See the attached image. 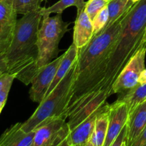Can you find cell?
<instances>
[{
  "mask_svg": "<svg viewBox=\"0 0 146 146\" xmlns=\"http://www.w3.org/2000/svg\"><path fill=\"white\" fill-rule=\"evenodd\" d=\"M35 130L25 132L21 123H17L7 128L0 136V146H33Z\"/></svg>",
  "mask_w": 146,
  "mask_h": 146,
  "instance_id": "obj_15",
  "label": "cell"
},
{
  "mask_svg": "<svg viewBox=\"0 0 146 146\" xmlns=\"http://www.w3.org/2000/svg\"><path fill=\"white\" fill-rule=\"evenodd\" d=\"M78 52V48L74 44H72L70 46L69 48L67 49V51L63 54V58L61 59V62H60L58 68H57L56 74L55 77H54V81H53L52 84L50 86L49 88H48V91H47L46 94L45 96V98L51 94V92L54 90V88L58 85V83L64 78V76L66 75L67 73L69 71V70L72 67L73 64H74L76 60L77 59Z\"/></svg>",
  "mask_w": 146,
  "mask_h": 146,
  "instance_id": "obj_17",
  "label": "cell"
},
{
  "mask_svg": "<svg viewBox=\"0 0 146 146\" xmlns=\"http://www.w3.org/2000/svg\"><path fill=\"white\" fill-rule=\"evenodd\" d=\"M62 14H56L54 17L42 18L41 27L38 31V58L37 67L46 65L58 56L59 42L68 31L70 23L65 22L62 19Z\"/></svg>",
  "mask_w": 146,
  "mask_h": 146,
  "instance_id": "obj_5",
  "label": "cell"
},
{
  "mask_svg": "<svg viewBox=\"0 0 146 146\" xmlns=\"http://www.w3.org/2000/svg\"><path fill=\"white\" fill-rule=\"evenodd\" d=\"M131 1H133L134 3H135V2H137V1H140V0H131Z\"/></svg>",
  "mask_w": 146,
  "mask_h": 146,
  "instance_id": "obj_31",
  "label": "cell"
},
{
  "mask_svg": "<svg viewBox=\"0 0 146 146\" xmlns=\"http://www.w3.org/2000/svg\"><path fill=\"white\" fill-rule=\"evenodd\" d=\"M12 6L17 14H24L41 9V0H5Z\"/></svg>",
  "mask_w": 146,
  "mask_h": 146,
  "instance_id": "obj_21",
  "label": "cell"
},
{
  "mask_svg": "<svg viewBox=\"0 0 146 146\" xmlns=\"http://www.w3.org/2000/svg\"><path fill=\"white\" fill-rule=\"evenodd\" d=\"M66 118L57 116L41 124L35 129L33 146H66L71 130Z\"/></svg>",
  "mask_w": 146,
  "mask_h": 146,
  "instance_id": "obj_8",
  "label": "cell"
},
{
  "mask_svg": "<svg viewBox=\"0 0 146 146\" xmlns=\"http://www.w3.org/2000/svg\"><path fill=\"white\" fill-rule=\"evenodd\" d=\"M146 84V68L142 71L138 79V86Z\"/></svg>",
  "mask_w": 146,
  "mask_h": 146,
  "instance_id": "obj_29",
  "label": "cell"
},
{
  "mask_svg": "<svg viewBox=\"0 0 146 146\" xmlns=\"http://www.w3.org/2000/svg\"><path fill=\"white\" fill-rule=\"evenodd\" d=\"M5 73H8V66H7L5 53H4V54H0V76Z\"/></svg>",
  "mask_w": 146,
  "mask_h": 146,
  "instance_id": "obj_27",
  "label": "cell"
},
{
  "mask_svg": "<svg viewBox=\"0 0 146 146\" xmlns=\"http://www.w3.org/2000/svg\"><path fill=\"white\" fill-rule=\"evenodd\" d=\"M108 17H109V15H108V10L107 7L103 9L94 17L92 21L93 27H94V36L98 35L105 29L108 21Z\"/></svg>",
  "mask_w": 146,
  "mask_h": 146,
  "instance_id": "obj_22",
  "label": "cell"
},
{
  "mask_svg": "<svg viewBox=\"0 0 146 146\" xmlns=\"http://www.w3.org/2000/svg\"><path fill=\"white\" fill-rule=\"evenodd\" d=\"M42 19L40 9L23 15L17 20L12 41L5 52L8 73L28 86L38 72V31Z\"/></svg>",
  "mask_w": 146,
  "mask_h": 146,
  "instance_id": "obj_2",
  "label": "cell"
},
{
  "mask_svg": "<svg viewBox=\"0 0 146 146\" xmlns=\"http://www.w3.org/2000/svg\"><path fill=\"white\" fill-rule=\"evenodd\" d=\"M111 95V91L108 89L93 90L70 106L66 112V115L68 118L67 123L70 130L75 128L99 108Z\"/></svg>",
  "mask_w": 146,
  "mask_h": 146,
  "instance_id": "obj_6",
  "label": "cell"
},
{
  "mask_svg": "<svg viewBox=\"0 0 146 146\" xmlns=\"http://www.w3.org/2000/svg\"><path fill=\"white\" fill-rule=\"evenodd\" d=\"M86 1L84 0H59L53 4L51 7L46 8L41 7L40 13L42 15V18L49 17L53 13L55 14H62L63 11L68 7L74 6L77 8V11L84 9L86 5Z\"/></svg>",
  "mask_w": 146,
  "mask_h": 146,
  "instance_id": "obj_19",
  "label": "cell"
},
{
  "mask_svg": "<svg viewBox=\"0 0 146 146\" xmlns=\"http://www.w3.org/2000/svg\"><path fill=\"white\" fill-rule=\"evenodd\" d=\"M63 58V55L57 57L46 65L39 68L31 81V87L29 92V98L33 102L40 103L45 96L54 79L57 68Z\"/></svg>",
  "mask_w": 146,
  "mask_h": 146,
  "instance_id": "obj_9",
  "label": "cell"
},
{
  "mask_svg": "<svg viewBox=\"0 0 146 146\" xmlns=\"http://www.w3.org/2000/svg\"><path fill=\"white\" fill-rule=\"evenodd\" d=\"M11 86L7 87L0 92V114H1V112L2 111L3 108H4V106L7 103V100L8 98L9 93L11 89Z\"/></svg>",
  "mask_w": 146,
  "mask_h": 146,
  "instance_id": "obj_26",
  "label": "cell"
},
{
  "mask_svg": "<svg viewBox=\"0 0 146 146\" xmlns=\"http://www.w3.org/2000/svg\"><path fill=\"white\" fill-rule=\"evenodd\" d=\"M146 143V126L139 138L136 140L133 146H145Z\"/></svg>",
  "mask_w": 146,
  "mask_h": 146,
  "instance_id": "obj_28",
  "label": "cell"
},
{
  "mask_svg": "<svg viewBox=\"0 0 146 146\" xmlns=\"http://www.w3.org/2000/svg\"><path fill=\"white\" fill-rule=\"evenodd\" d=\"M0 1H2V0H0Z\"/></svg>",
  "mask_w": 146,
  "mask_h": 146,
  "instance_id": "obj_35",
  "label": "cell"
},
{
  "mask_svg": "<svg viewBox=\"0 0 146 146\" xmlns=\"http://www.w3.org/2000/svg\"><path fill=\"white\" fill-rule=\"evenodd\" d=\"M76 62L75 61L66 75L51 94L40 103L31 117L24 123H21V128L25 132L34 131L44 121L54 117L63 116L67 118L66 111L72 97L73 86L76 79Z\"/></svg>",
  "mask_w": 146,
  "mask_h": 146,
  "instance_id": "obj_4",
  "label": "cell"
},
{
  "mask_svg": "<svg viewBox=\"0 0 146 146\" xmlns=\"http://www.w3.org/2000/svg\"><path fill=\"white\" fill-rule=\"evenodd\" d=\"M15 74L5 73L0 76V92L9 86H11L14 80L16 78Z\"/></svg>",
  "mask_w": 146,
  "mask_h": 146,
  "instance_id": "obj_25",
  "label": "cell"
},
{
  "mask_svg": "<svg viewBox=\"0 0 146 146\" xmlns=\"http://www.w3.org/2000/svg\"><path fill=\"white\" fill-rule=\"evenodd\" d=\"M146 28V0L134 4L127 13L123 26L110 56L106 75L94 90H112L113 84L128 61L141 47Z\"/></svg>",
  "mask_w": 146,
  "mask_h": 146,
  "instance_id": "obj_3",
  "label": "cell"
},
{
  "mask_svg": "<svg viewBox=\"0 0 146 146\" xmlns=\"http://www.w3.org/2000/svg\"><path fill=\"white\" fill-rule=\"evenodd\" d=\"M129 118V109L124 101L117 100L109 106L108 128L104 146H111L117 135L124 128Z\"/></svg>",
  "mask_w": 146,
  "mask_h": 146,
  "instance_id": "obj_11",
  "label": "cell"
},
{
  "mask_svg": "<svg viewBox=\"0 0 146 146\" xmlns=\"http://www.w3.org/2000/svg\"><path fill=\"white\" fill-rule=\"evenodd\" d=\"M146 45L141 46L114 81L111 90L113 94H125L138 86V79L145 68Z\"/></svg>",
  "mask_w": 146,
  "mask_h": 146,
  "instance_id": "obj_7",
  "label": "cell"
},
{
  "mask_svg": "<svg viewBox=\"0 0 146 146\" xmlns=\"http://www.w3.org/2000/svg\"><path fill=\"white\" fill-rule=\"evenodd\" d=\"M146 99V84L138 86L125 94L121 95L118 101H124L127 104L129 113L138 105Z\"/></svg>",
  "mask_w": 146,
  "mask_h": 146,
  "instance_id": "obj_20",
  "label": "cell"
},
{
  "mask_svg": "<svg viewBox=\"0 0 146 146\" xmlns=\"http://www.w3.org/2000/svg\"><path fill=\"white\" fill-rule=\"evenodd\" d=\"M46 1V0H41V1Z\"/></svg>",
  "mask_w": 146,
  "mask_h": 146,
  "instance_id": "obj_32",
  "label": "cell"
},
{
  "mask_svg": "<svg viewBox=\"0 0 146 146\" xmlns=\"http://www.w3.org/2000/svg\"><path fill=\"white\" fill-rule=\"evenodd\" d=\"M128 12L102 32L94 36L86 45L78 48L76 61V79L73 86L72 97L67 109L86 94L95 89L103 81L110 56L118 40Z\"/></svg>",
  "mask_w": 146,
  "mask_h": 146,
  "instance_id": "obj_1",
  "label": "cell"
},
{
  "mask_svg": "<svg viewBox=\"0 0 146 146\" xmlns=\"http://www.w3.org/2000/svg\"><path fill=\"white\" fill-rule=\"evenodd\" d=\"M107 1H111V0H107Z\"/></svg>",
  "mask_w": 146,
  "mask_h": 146,
  "instance_id": "obj_33",
  "label": "cell"
},
{
  "mask_svg": "<svg viewBox=\"0 0 146 146\" xmlns=\"http://www.w3.org/2000/svg\"><path fill=\"white\" fill-rule=\"evenodd\" d=\"M146 126V99L138 104L129 113L127 129V146H133Z\"/></svg>",
  "mask_w": 146,
  "mask_h": 146,
  "instance_id": "obj_13",
  "label": "cell"
},
{
  "mask_svg": "<svg viewBox=\"0 0 146 146\" xmlns=\"http://www.w3.org/2000/svg\"><path fill=\"white\" fill-rule=\"evenodd\" d=\"M108 1L107 0H88L86 3L84 11L86 12L91 21L97 15L98 12L108 6Z\"/></svg>",
  "mask_w": 146,
  "mask_h": 146,
  "instance_id": "obj_23",
  "label": "cell"
},
{
  "mask_svg": "<svg viewBox=\"0 0 146 146\" xmlns=\"http://www.w3.org/2000/svg\"><path fill=\"white\" fill-rule=\"evenodd\" d=\"M110 104L105 103L104 108L98 115L94 131L90 137L87 146H104L108 128Z\"/></svg>",
  "mask_w": 146,
  "mask_h": 146,
  "instance_id": "obj_16",
  "label": "cell"
},
{
  "mask_svg": "<svg viewBox=\"0 0 146 146\" xmlns=\"http://www.w3.org/2000/svg\"><path fill=\"white\" fill-rule=\"evenodd\" d=\"M17 13L5 0L0 1V54L8 49L15 31Z\"/></svg>",
  "mask_w": 146,
  "mask_h": 146,
  "instance_id": "obj_10",
  "label": "cell"
},
{
  "mask_svg": "<svg viewBox=\"0 0 146 146\" xmlns=\"http://www.w3.org/2000/svg\"><path fill=\"white\" fill-rule=\"evenodd\" d=\"M127 143H128V129H127L126 124L115 138L113 143L111 144V146H127Z\"/></svg>",
  "mask_w": 146,
  "mask_h": 146,
  "instance_id": "obj_24",
  "label": "cell"
},
{
  "mask_svg": "<svg viewBox=\"0 0 146 146\" xmlns=\"http://www.w3.org/2000/svg\"><path fill=\"white\" fill-rule=\"evenodd\" d=\"M145 146H146V143H145Z\"/></svg>",
  "mask_w": 146,
  "mask_h": 146,
  "instance_id": "obj_34",
  "label": "cell"
},
{
  "mask_svg": "<svg viewBox=\"0 0 146 146\" xmlns=\"http://www.w3.org/2000/svg\"><path fill=\"white\" fill-rule=\"evenodd\" d=\"M143 45H146V28H145V33H144L143 37L142 42H141V46H143Z\"/></svg>",
  "mask_w": 146,
  "mask_h": 146,
  "instance_id": "obj_30",
  "label": "cell"
},
{
  "mask_svg": "<svg viewBox=\"0 0 146 146\" xmlns=\"http://www.w3.org/2000/svg\"><path fill=\"white\" fill-rule=\"evenodd\" d=\"M94 36L92 21L84 9L77 11L73 34V44L78 48L86 45Z\"/></svg>",
  "mask_w": 146,
  "mask_h": 146,
  "instance_id": "obj_14",
  "label": "cell"
},
{
  "mask_svg": "<svg viewBox=\"0 0 146 146\" xmlns=\"http://www.w3.org/2000/svg\"><path fill=\"white\" fill-rule=\"evenodd\" d=\"M135 3L131 0H111L107 7L108 10V21L106 28H108L120 17L129 11Z\"/></svg>",
  "mask_w": 146,
  "mask_h": 146,
  "instance_id": "obj_18",
  "label": "cell"
},
{
  "mask_svg": "<svg viewBox=\"0 0 146 146\" xmlns=\"http://www.w3.org/2000/svg\"><path fill=\"white\" fill-rule=\"evenodd\" d=\"M105 103L79 125L71 130L66 141V146H87L88 140L94 131L97 116L104 108Z\"/></svg>",
  "mask_w": 146,
  "mask_h": 146,
  "instance_id": "obj_12",
  "label": "cell"
}]
</instances>
